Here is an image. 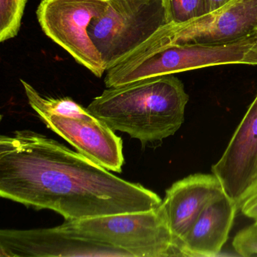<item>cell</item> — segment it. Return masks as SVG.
<instances>
[{
    "label": "cell",
    "mask_w": 257,
    "mask_h": 257,
    "mask_svg": "<svg viewBox=\"0 0 257 257\" xmlns=\"http://www.w3.org/2000/svg\"><path fill=\"white\" fill-rule=\"evenodd\" d=\"M255 36L257 0H231L219 10L193 20L165 24L137 49L180 44H226Z\"/></svg>",
    "instance_id": "52a82bcc"
},
{
    "label": "cell",
    "mask_w": 257,
    "mask_h": 257,
    "mask_svg": "<svg viewBox=\"0 0 257 257\" xmlns=\"http://www.w3.org/2000/svg\"><path fill=\"white\" fill-rule=\"evenodd\" d=\"M242 64L257 65V37L252 46L245 54L242 61Z\"/></svg>",
    "instance_id": "e0dca14e"
},
{
    "label": "cell",
    "mask_w": 257,
    "mask_h": 257,
    "mask_svg": "<svg viewBox=\"0 0 257 257\" xmlns=\"http://www.w3.org/2000/svg\"><path fill=\"white\" fill-rule=\"evenodd\" d=\"M256 37L226 44H180L136 49L121 63L106 70L104 84L106 88H113L147 78L242 64Z\"/></svg>",
    "instance_id": "3957f363"
},
{
    "label": "cell",
    "mask_w": 257,
    "mask_h": 257,
    "mask_svg": "<svg viewBox=\"0 0 257 257\" xmlns=\"http://www.w3.org/2000/svg\"><path fill=\"white\" fill-rule=\"evenodd\" d=\"M238 210L244 216L257 222V179L240 198Z\"/></svg>",
    "instance_id": "2e32d148"
},
{
    "label": "cell",
    "mask_w": 257,
    "mask_h": 257,
    "mask_svg": "<svg viewBox=\"0 0 257 257\" xmlns=\"http://www.w3.org/2000/svg\"><path fill=\"white\" fill-rule=\"evenodd\" d=\"M88 28L106 70L125 59L167 24L165 0H108Z\"/></svg>",
    "instance_id": "5b68a950"
},
{
    "label": "cell",
    "mask_w": 257,
    "mask_h": 257,
    "mask_svg": "<svg viewBox=\"0 0 257 257\" xmlns=\"http://www.w3.org/2000/svg\"><path fill=\"white\" fill-rule=\"evenodd\" d=\"M237 204L225 194L209 203L174 246L176 256H216L227 241Z\"/></svg>",
    "instance_id": "7c38bea8"
},
{
    "label": "cell",
    "mask_w": 257,
    "mask_h": 257,
    "mask_svg": "<svg viewBox=\"0 0 257 257\" xmlns=\"http://www.w3.org/2000/svg\"><path fill=\"white\" fill-rule=\"evenodd\" d=\"M167 24H181L207 14L204 0H165Z\"/></svg>",
    "instance_id": "5bb4252c"
},
{
    "label": "cell",
    "mask_w": 257,
    "mask_h": 257,
    "mask_svg": "<svg viewBox=\"0 0 257 257\" xmlns=\"http://www.w3.org/2000/svg\"><path fill=\"white\" fill-rule=\"evenodd\" d=\"M189 95L173 75L107 88L87 109L109 126L143 144L173 136L184 122Z\"/></svg>",
    "instance_id": "7a4b0ae2"
},
{
    "label": "cell",
    "mask_w": 257,
    "mask_h": 257,
    "mask_svg": "<svg viewBox=\"0 0 257 257\" xmlns=\"http://www.w3.org/2000/svg\"><path fill=\"white\" fill-rule=\"evenodd\" d=\"M224 194L220 182L213 174H192L176 182L166 191L162 206L174 248L206 206Z\"/></svg>",
    "instance_id": "8fae6325"
},
{
    "label": "cell",
    "mask_w": 257,
    "mask_h": 257,
    "mask_svg": "<svg viewBox=\"0 0 257 257\" xmlns=\"http://www.w3.org/2000/svg\"><path fill=\"white\" fill-rule=\"evenodd\" d=\"M63 228L132 257L176 256L162 204L156 208L66 221Z\"/></svg>",
    "instance_id": "277c9868"
},
{
    "label": "cell",
    "mask_w": 257,
    "mask_h": 257,
    "mask_svg": "<svg viewBox=\"0 0 257 257\" xmlns=\"http://www.w3.org/2000/svg\"><path fill=\"white\" fill-rule=\"evenodd\" d=\"M231 0H204L207 14L225 7Z\"/></svg>",
    "instance_id": "ac0fdd59"
},
{
    "label": "cell",
    "mask_w": 257,
    "mask_h": 257,
    "mask_svg": "<svg viewBox=\"0 0 257 257\" xmlns=\"http://www.w3.org/2000/svg\"><path fill=\"white\" fill-rule=\"evenodd\" d=\"M108 4V0H41L37 10L43 33L98 78L106 70L88 28Z\"/></svg>",
    "instance_id": "8992f818"
},
{
    "label": "cell",
    "mask_w": 257,
    "mask_h": 257,
    "mask_svg": "<svg viewBox=\"0 0 257 257\" xmlns=\"http://www.w3.org/2000/svg\"><path fill=\"white\" fill-rule=\"evenodd\" d=\"M49 128L81 154L113 172L122 171V140L99 118L85 120L35 111Z\"/></svg>",
    "instance_id": "9c48e42d"
},
{
    "label": "cell",
    "mask_w": 257,
    "mask_h": 257,
    "mask_svg": "<svg viewBox=\"0 0 257 257\" xmlns=\"http://www.w3.org/2000/svg\"><path fill=\"white\" fill-rule=\"evenodd\" d=\"M27 0H0V42L15 38L20 31Z\"/></svg>",
    "instance_id": "4fadbf2b"
},
{
    "label": "cell",
    "mask_w": 257,
    "mask_h": 257,
    "mask_svg": "<svg viewBox=\"0 0 257 257\" xmlns=\"http://www.w3.org/2000/svg\"><path fill=\"white\" fill-rule=\"evenodd\" d=\"M0 197L53 210L66 221L144 211L162 202L140 183L29 130L0 138Z\"/></svg>",
    "instance_id": "6da1fadb"
},
{
    "label": "cell",
    "mask_w": 257,
    "mask_h": 257,
    "mask_svg": "<svg viewBox=\"0 0 257 257\" xmlns=\"http://www.w3.org/2000/svg\"><path fill=\"white\" fill-rule=\"evenodd\" d=\"M0 256H126L130 254L77 235L61 225L0 230Z\"/></svg>",
    "instance_id": "ba28073f"
},
{
    "label": "cell",
    "mask_w": 257,
    "mask_h": 257,
    "mask_svg": "<svg viewBox=\"0 0 257 257\" xmlns=\"http://www.w3.org/2000/svg\"><path fill=\"white\" fill-rule=\"evenodd\" d=\"M232 246L241 256L257 255V222L239 231L233 239Z\"/></svg>",
    "instance_id": "9a60e30c"
},
{
    "label": "cell",
    "mask_w": 257,
    "mask_h": 257,
    "mask_svg": "<svg viewBox=\"0 0 257 257\" xmlns=\"http://www.w3.org/2000/svg\"><path fill=\"white\" fill-rule=\"evenodd\" d=\"M211 171L225 195L238 207L240 198L257 179V95Z\"/></svg>",
    "instance_id": "30bf717a"
}]
</instances>
